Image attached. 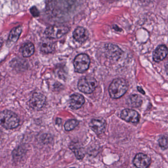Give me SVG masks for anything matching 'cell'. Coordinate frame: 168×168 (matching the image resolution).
<instances>
[{
    "instance_id": "cell-1",
    "label": "cell",
    "mask_w": 168,
    "mask_h": 168,
    "mask_svg": "<svg viewBox=\"0 0 168 168\" xmlns=\"http://www.w3.org/2000/svg\"><path fill=\"white\" fill-rule=\"evenodd\" d=\"M128 84L122 78L114 79L109 88V95L113 99H119L128 91Z\"/></svg>"
},
{
    "instance_id": "cell-2",
    "label": "cell",
    "mask_w": 168,
    "mask_h": 168,
    "mask_svg": "<svg viewBox=\"0 0 168 168\" xmlns=\"http://www.w3.org/2000/svg\"><path fill=\"white\" fill-rule=\"evenodd\" d=\"M19 120L14 113L5 110L0 113V125L6 129H14L18 126Z\"/></svg>"
},
{
    "instance_id": "cell-3",
    "label": "cell",
    "mask_w": 168,
    "mask_h": 168,
    "mask_svg": "<svg viewBox=\"0 0 168 168\" xmlns=\"http://www.w3.org/2000/svg\"><path fill=\"white\" fill-rule=\"evenodd\" d=\"M77 86L80 91L84 93L91 94L98 86V82L94 77L84 76L79 80Z\"/></svg>"
},
{
    "instance_id": "cell-4",
    "label": "cell",
    "mask_w": 168,
    "mask_h": 168,
    "mask_svg": "<svg viewBox=\"0 0 168 168\" xmlns=\"http://www.w3.org/2000/svg\"><path fill=\"white\" fill-rule=\"evenodd\" d=\"M69 27L64 25H53L47 27L44 34L47 38L52 39H59L69 32Z\"/></svg>"
},
{
    "instance_id": "cell-5",
    "label": "cell",
    "mask_w": 168,
    "mask_h": 168,
    "mask_svg": "<svg viewBox=\"0 0 168 168\" xmlns=\"http://www.w3.org/2000/svg\"><path fill=\"white\" fill-rule=\"evenodd\" d=\"M90 60L87 54H80L76 56L74 59V64L75 71L82 73L86 71L89 68Z\"/></svg>"
},
{
    "instance_id": "cell-6",
    "label": "cell",
    "mask_w": 168,
    "mask_h": 168,
    "mask_svg": "<svg viewBox=\"0 0 168 168\" xmlns=\"http://www.w3.org/2000/svg\"><path fill=\"white\" fill-rule=\"evenodd\" d=\"M46 98L43 94L39 93H35L29 102V106L34 109L39 110L46 103Z\"/></svg>"
},
{
    "instance_id": "cell-7",
    "label": "cell",
    "mask_w": 168,
    "mask_h": 168,
    "mask_svg": "<svg viewBox=\"0 0 168 168\" xmlns=\"http://www.w3.org/2000/svg\"><path fill=\"white\" fill-rule=\"evenodd\" d=\"M104 49L109 59L117 60L120 58L123 53L121 49L115 44L107 43L104 46Z\"/></svg>"
},
{
    "instance_id": "cell-8",
    "label": "cell",
    "mask_w": 168,
    "mask_h": 168,
    "mask_svg": "<svg viewBox=\"0 0 168 168\" xmlns=\"http://www.w3.org/2000/svg\"><path fill=\"white\" fill-rule=\"evenodd\" d=\"M106 122L103 118L99 117L91 120L89 126L95 134L99 135L103 134L106 130Z\"/></svg>"
},
{
    "instance_id": "cell-9",
    "label": "cell",
    "mask_w": 168,
    "mask_h": 168,
    "mask_svg": "<svg viewBox=\"0 0 168 168\" xmlns=\"http://www.w3.org/2000/svg\"><path fill=\"white\" fill-rule=\"evenodd\" d=\"M120 117L128 122L137 123L139 121L140 117L139 113L134 109H125L121 113Z\"/></svg>"
},
{
    "instance_id": "cell-10",
    "label": "cell",
    "mask_w": 168,
    "mask_h": 168,
    "mask_svg": "<svg viewBox=\"0 0 168 168\" xmlns=\"http://www.w3.org/2000/svg\"><path fill=\"white\" fill-rule=\"evenodd\" d=\"M133 162L137 168H146L151 164V159L147 155L140 153L135 156Z\"/></svg>"
},
{
    "instance_id": "cell-11",
    "label": "cell",
    "mask_w": 168,
    "mask_h": 168,
    "mask_svg": "<svg viewBox=\"0 0 168 168\" xmlns=\"http://www.w3.org/2000/svg\"><path fill=\"white\" fill-rule=\"evenodd\" d=\"M84 103L85 99L82 95L76 93L70 96L69 104L70 108L72 109H79Z\"/></svg>"
},
{
    "instance_id": "cell-12",
    "label": "cell",
    "mask_w": 168,
    "mask_h": 168,
    "mask_svg": "<svg viewBox=\"0 0 168 168\" xmlns=\"http://www.w3.org/2000/svg\"><path fill=\"white\" fill-rule=\"evenodd\" d=\"M52 40L53 39L48 38L42 39L39 43V47L41 51L47 54L53 52L55 48V44Z\"/></svg>"
},
{
    "instance_id": "cell-13",
    "label": "cell",
    "mask_w": 168,
    "mask_h": 168,
    "mask_svg": "<svg viewBox=\"0 0 168 168\" xmlns=\"http://www.w3.org/2000/svg\"><path fill=\"white\" fill-rule=\"evenodd\" d=\"M168 55V49L166 46L162 44L158 46L154 51L153 53V59L156 62L162 61Z\"/></svg>"
},
{
    "instance_id": "cell-14",
    "label": "cell",
    "mask_w": 168,
    "mask_h": 168,
    "mask_svg": "<svg viewBox=\"0 0 168 168\" xmlns=\"http://www.w3.org/2000/svg\"><path fill=\"white\" fill-rule=\"evenodd\" d=\"M74 39L80 43H83L88 38V33L84 27H77L73 32Z\"/></svg>"
},
{
    "instance_id": "cell-15",
    "label": "cell",
    "mask_w": 168,
    "mask_h": 168,
    "mask_svg": "<svg viewBox=\"0 0 168 168\" xmlns=\"http://www.w3.org/2000/svg\"><path fill=\"white\" fill-rule=\"evenodd\" d=\"M22 32V26H19L15 27L11 30L9 35V38L7 39V46H12V44L15 43L19 38Z\"/></svg>"
},
{
    "instance_id": "cell-16",
    "label": "cell",
    "mask_w": 168,
    "mask_h": 168,
    "mask_svg": "<svg viewBox=\"0 0 168 168\" xmlns=\"http://www.w3.org/2000/svg\"><path fill=\"white\" fill-rule=\"evenodd\" d=\"M142 103V98L139 95H131L126 100L128 106L131 108H138L141 106Z\"/></svg>"
},
{
    "instance_id": "cell-17",
    "label": "cell",
    "mask_w": 168,
    "mask_h": 168,
    "mask_svg": "<svg viewBox=\"0 0 168 168\" xmlns=\"http://www.w3.org/2000/svg\"><path fill=\"white\" fill-rule=\"evenodd\" d=\"M22 55L24 57H29L33 55L35 52L34 44L31 43H26L22 47L21 49Z\"/></svg>"
},
{
    "instance_id": "cell-18",
    "label": "cell",
    "mask_w": 168,
    "mask_h": 168,
    "mask_svg": "<svg viewBox=\"0 0 168 168\" xmlns=\"http://www.w3.org/2000/svg\"><path fill=\"white\" fill-rule=\"evenodd\" d=\"M79 124V121L76 119H70L65 123L64 128L67 131L74 130Z\"/></svg>"
},
{
    "instance_id": "cell-19",
    "label": "cell",
    "mask_w": 168,
    "mask_h": 168,
    "mask_svg": "<svg viewBox=\"0 0 168 168\" xmlns=\"http://www.w3.org/2000/svg\"><path fill=\"white\" fill-rule=\"evenodd\" d=\"M71 150L74 151L76 158L78 159L81 160L84 158L85 155V150L82 147H77V148H72Z\"/></svg>"
},
{
    "instance_id": "cell-20",
    "label": "cell",
    "mask_w": 168,
    "mask_h": 168,
    "mask_svg": "<svg viewBox=\"0 0 168 168\" xmlns=\"http://www.w3.org/2000/svg\"><path fill=\"white\" fill-rule=\"evenodd\" d=\"M159 146L164 150H167L168 149V140L167 137H162L159 139Z\"/></svg>"
},
{
    "instance_id": "cell-21",
    "label": "cell",
    "mask_w": 168,
    "mask_h": 168,
    "mask_svg": "<svg viewBox=\"0 0 168 168\" xmlns=\"http://www.w3.org/2000/svg\"><path fill=\"white\" fill-rule=\"evenodd\" d=\"M30 12L34 17H38L39 16V10L35 6H33L30 9Z\"/></svg>"
},
{
    "instance_id": "cell-22",
    "label": "cell",
    "mask_w": 168,
    "mask_h": 168,
    "mask_svg": "<svg viewBox=\"0 0 168 168\" xmlns=\"http://www.w3.org/2000/svg\"><path fill=\"white\" fill-rule=\"evenodd\" d=\"M137 90L141 93L142 94L145 95V91H144L143 89L142 88V87H140V86H137Z\"/></svg>"
},
{
    "instance_id": "cell-23",
    "label": "cell",
    "mask_w": 168,
    "mask_h": 168,
    "mask_svg": "<svg viewBox=\"0 0 168 168\" xmlns=\"http://www.w3.org/2000/svg\"><path fill=\"white\" fill-rule=\"evenodd\" d=\"M61 119H60L59 118H57L56 121V124H57V125H60V124H61Z\"/></svg>"
},
{
    "instance_id": "cell-24",
    "label": "cell",
    "mask_w": 168,
    "mask_h": 168,
    "mask_svg": "<svg viewBox=\"0 0 168 168\" xmlns=\"http://www.w3.org/2000/svg\"><path fill=\"white\" fill-rule=\"evenodd\" d=\"M109 1H112V2H114V1H118V0H109Z\"/></svg>"
}]
</instances>
